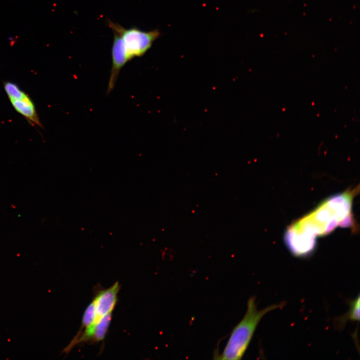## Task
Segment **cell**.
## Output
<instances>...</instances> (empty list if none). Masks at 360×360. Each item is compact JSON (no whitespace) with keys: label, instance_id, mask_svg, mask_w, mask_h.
<instances>
[{"label":"cell","instance_id":"cell-5","mask_svg":"<svg viewBox=\"0 0 360 360\" xmlns=\"http://www.w3.org/2000/svg\"><path fill=\"white\" fill-rule=\"evenodd\" d=\"M112 319V312L100 318L98 321L78 332L70 344L63 350L68 354L77 344L84 342H99L102 340L108 332Z\"/></svg>","mask_w":360,"mask_h":360},{"label":"cell","instance_id":"cell-8","mask_svg":"<svg viewBox=\"0 0 360 360\" xmlns=\"http://www.w3.org/2000/svg\"><path fill=\"white\" fill-rule=\"evenodd\" d=\"M350 309L344 316L336 318L334 324L337 329L343 328L348 320L358 321L360 320V296L349 302Z\"/></svg>","mask_w":360,"mask_h":360},{"label":"cell","instance_id":"cell-6","mask_svg":"<svg viewBox=\"0 0 360 360\" xmlns=\"http://www.w3.org/2000/svg\"><path fill=\"white\" fill-rule=\"evenodd\" d=\"M114 39L112 48V66L108 88V93L114 88L122 68L128 62L126 58L124 41L117 33L113 32Z\"/></svg>","mask_w":360,"mask_h":360},{"label":"cell","instance_id":"cell-4","mask_svg":"<svg viewBox=\"0 0 360 360\" xmlns=\"http://www.w3.org/2000/svg\"><path fill=\"white\" fill-rule=\"evenodd\" d=\"M4 90L13 108L30 124L42 127L36 108L30 96L16 83L4 82Z\"/></svg>","mask_w":360,"mask_h":360},{"label":"cell","instance_id":"cell-9","mask_svg":"<svg viewBox=\"0 0 360 360\" xmlns=\"http://www.w3.org/2000/svg\"><path fill=\"white\" fill-rule=\"evenodd\" d=\"M96 320V307L94 302L92 301V302L88 305L84 312L80 332H82L84 328L85 329L89 326L94 323Z\"/></svg>","mask_w":360,"mask_h":360},{"label":"cell","instance_id":"cell-7","mask_svg":"<svg viewBox=\"0 0 360 360\" xmlns=\"http://www.w3.org/2000/svg\"><path fill=\"white\" fill-rule=\"evenodd\" d=\"M119 290L120 284L116 282L110 288L99 292L96 295L93 300L96 313V322L104 316L112 312L116 303Z\"/></svg>","mask_w":360,"mask_h":360},{"label":"cell","instance_id":"cell-2","mask_svg":"<svg viewBox=\"0 0 360 360\" xmlns=\"http://www.w3.org/2000/svg\"><path fill=\"white\" fill-rule=\"evenodd\" d=\"M284 302L271 305L258 310L255 296L248 300L246 312L240 321L234 328L228 341L220 354L214 358L240 360L244 356L252 340L256 328L262 317L270 311L282 308Z\"/></svg>","mask_w":360,"mask_h":360},{"label":"cell","instance_id":"cell-3","mask_svg":"<svg viewBox=\"0 0 360 360\" xmlns=\"http://www.w3.org/2000/svg\"><path fill=\"white\" fill-rule=\"evenodd\" d=\"M106 24L113 32L117 33L122 38L128 62L134 58L144 56L160 36L158 29L146 32L136 26L126 28L110 20H106Z\"/></svg>","mask_w":360,"mask_h":360},{"label":"cell","instance_id":"cell-1","mask_svg":"<svg viewBox=\"0 0 360 360\" xmlns=\"http://www.w3.org/2000/svg\"><path fill=\"white\" fill-rule=\"evenodd\" d=\"M355 190H348L328 198L288 228L284 242L294 256L304 257L310 254L316 248L318 236L327 234L338 226H352V206Z\"/></svg>","mask_w":360,"mask_h":360}]
</instances>
